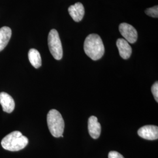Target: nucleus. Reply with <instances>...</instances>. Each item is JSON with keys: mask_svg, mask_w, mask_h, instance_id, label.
I'll return each mask as SVG.
<instances>
[{"mask_svg": "<svg viewBox=\"0 0 158 158\" xmlns=\"http://www.w3.org/2000/svg\"><path fill=\"white\" fill-rule=\"evenodd\" d=\"M85 53L93 60L101 59L104 54L105 49L102 38L97 34L87 36L84 43Z\"/></svg>", "mask_w": 158, "mask_h": 158, "instance_id": "1", "label": "nucleus"}, {"mask_svg": "<svg viewBox=\"0 0 158 158\" xmlns=\"http://www.w3.org/2000/svg\"><path fill=\"white\" fill-rule=\"evenodd\" d=\"M28 139L19 131H13L1 141V146L7 151L15 152L22 150L28 144Z\"/></svg>", "mask_w": 158, "mask_h": 158, "instance_id": "2", "label": "nucleus"}, {"mask_svg": "<svg viewBox=\"0 0 158 158\" xmlns=\"http://www.w3.org/2000/svg\"><path fill=\"white\" fill-rule=\"evenodd\" d=\"M47 124L51 134L55 138L63 135L64 122L61 114L56 110H51L47 115Z\"/></svg>", "mask_w": 158, "mask_h": 158, "instance_id": "3", "label": "nucleus"}, {"mask_svg": "<svg viewBox=\"0 0 158 158\" xmlns=\"http://www.w3.org/2000/svg\"><path fill=\"white\" fill-rule=\"evenodd\" d=\"M48 46L52 55L56 60H60L63 57V48L59 35L56 29H52L48 38Z\"/></svg>", "mask_w": 158, "mask_h": 158, "instance_id": "4", "label": "nucleus"}, {"mask_svg": "<svg viewBox=\"0 0 158 158\" xmlns=\"http://www.w3.org/2000/svg\"><path fill=\"white\" fill-rule=\"evenodd\" d=\"M121 35L128 43L134 44L138 40V32L135 28L127 23H121L119 26Z\"/></svg>", "mask_w": 158, "mask_h": 158, "instance_id": "5", "label": "nucleus"}, {"mask_svg": "<svg viewBox=\"0 0 158 158\" xmlns=\"http://www.w3.org/2000/svg\"><path fill=\"white\" fill-rule=\"evenodd\" d=\"M138 134L147 140H156L158 138V128L155 125H145L139 128Z\"/></svg>", "mask_w": 158, "mask_h": 158, "instance_id": "6", "label": "nucleus"}, {"mask_svg": "<svg viewBox=\"0 0 158 158\" xmlns=\"http://www.w3.org/2000/svg\"><path fill=\"white\" fill-rule=\"evenodd\" d=\"M68 11L74 21L77 23L81 21L85 15V8L80 2H77L70 6L68 8Z\"/></svg>", "mask_w": 158, "mask_h": 158, "instance_id": "7", "label": "nucleus"}, {"mask_svg": "<svg viewBox=\"0 0 158 158\" xmlns=\"http://www.w3.org/2000/svg\"><path fill=\"white\" fill-rule=\"evenodd\" d=\"M0 104L4 112L11 113L14 110L15 102L11 96L6 93H0Z\"/></svg>", "mask_w": 158, "mask_h": 158, "instance_id": "8", "label": "nucleus"}, {"mask_svg": "<svg viewBox=\"0 0 158 158\" xmlns=\"http://www.w3.org/2000/svg\"><path fill=\"white\" fill-rule=\"evenodd\" d=\"M88 130L90 135L93 139H97L101 134V125L95 116L90 117L88 121Z\"/></svg>", "mask_w": 158, "mask_h": 158, "instance_id": "9", "label": "nucleus"}, {"mask_svg": "<svg viewBox=\"0 0 158 158\" xmlns=\"http://www.w3.org/2000/svg\"><path fill=\"white\" fill-rule=\"evenodd\" d=\"M117 46L119 55L123 59H128L130 58L132 53V48L126 40L122 38L118 39L117 40Z\"/></svg>", "mask_w": 158, "mask_h": 158, "instance_id": "10", "label": "nucleus"}, {"mask_svg": "<svg viewBox=\"0 0 158 158\" xmlns=\"http://www.w3.org/2000/svg\"><path fill=\"white\" fill-rule=\"evenodd\" d=\"M12 31L10 28L3 27L0 28V52L8 45L11 37Z\"/></svg>", "mask_w": 158, "mask_h": 158, "instance_id": "11", "label": "nucleus"}, {"mask_svg": "<svg viewBox=\"0 0 158 158\" xmlns=\"http://www.w3.org/2000/svg\"><path fill=\"white\" fill-rule=\"evenodd\" d=\"M28 58L31 64L36 69L42 65V59L40 52L35 49H31L28 52Z\"/></svg>", "mask_w": 158, "mask_h": 158, "instance_id": "12", "label": "nucleus"}, {"mask_svg": "<svg viewBox=\"0 0 158 158\" xmlns=\"http://www.w3.org/2000/svg\"><path fill=\"white\" fill-rule=\"evenodd\" d=\"M145 14L153 18L158 17V6H154L152 8H147L145 10Z\"/></svg>", "mask_w": 158, "mask_h": 158, "instance_id": "13", "label": "nucleus"}, {"mask_svg": "<svg viewBox=\"0 0 158 158\" xmlns=\"http://www.w3.org/2000/svg\"><path fill=\"white\" fill-rule=\"evenodd\" d=\"M151 90L152 92L153 95L154 96L155 100H156V102H158V81H156V83H154V85H153L152 88H151Z\"/></svg>", "mask_w": 158, "mask_h": 158, "instance_id": "14", "label": "nucleus"}, {"mask_svg": "<svg viewBox=\"0 0 158 158\" xmlns=\"http://www.w3.org/2000/svg\"><path fill=\"white\" fill-rule=\"evenodd\" d=\"M108 158H124V157L117 151H111L108 153Z\"/></svg>", "mask_w": 158, "mask_h": 158, "instance_id": "15", "label": "nucleus"}]
</instances>
